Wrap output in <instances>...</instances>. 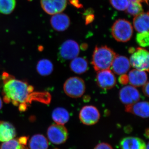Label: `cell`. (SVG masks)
<instances>
[{"instance_id": "27", "label": "cell", "mask_w": 149, "mask_h": 149, "mask_svg": "<svg viewBox=\"0 0 149 149\" xmlns=\"http://www.w3.org/2000/svg\"><path fill=\"white\" fill-rule=\"evenodd\" d=\"M130 0H110L112 6L118 10H125L128 8Z\"/></svg>"}, {"instance_id": "4", "label": "cell", "mask_w": 149, "mask_h": 149, "mask_svg": "<svg viewBox=\"0 0 149 149\" xmlns=\"http://www.w3.org/2000/svg\"><path fill=\"white\" fill-rule=\"evenodd\" d=\"M85 84L82 78L78 77H70L65 82L63 90L65 94L70 97H80L85 93Z\"/></svg>"}, {"instance_id": "31", "label": "cell", "mask_w": 149, "mask_h": 149, "mask_svg": "<svg viewBox=\"0 0 149 149\" xmlns=\"http://www.w3.org/2000/svg\"><path fill=\"white\" fill-rule=\"evenodd\" d=\"M28 139H29V137L27 136H22L18 139V140L20 143L26 146Z\"/></svg>"}, {"instance_id": "33", "label": "cell", "mask_w": 149, "mask_h": 149, "mask_svg": "<svg viewBox=\"0 0 149 149\" xmlns=\"http://www.w3.org/2000/svg\"><path fill=\"white\" fill-rule=\"evenodd\" d=\"M119 80L120 83L123 84H125L128 83V75H125V74L121 75Z\"/></svg>"}, {"instance_id": "22", "label": "cell", "mask_w": 149, "mask_h": 149, "mask_svg": "<svg viewBox=\"0 0 149 149\" xmlns=\"http://www.w3.org/2000/svg\"><path fill=\"white\" fill-rule=\"evenodd\" d=\"M53 70V64L49 60L42 59L39 61L37 63V72L42 76H48L52 74Z\"/></svg>"}, {"instance_id": "6", "label": "cell", "mask_w": 149, "mask_h": 149, "mask_svg": "<svg viewBox=\"0 0 149 149\" xmlns=\"http://www.w3.org/2000/svg\"><path fill=\"white\" fill-rule=\"evenodd\" d=\"M47 135L48 139L52 143L60 145L66 142L68 133L64 125L53 124L48 128Z\"/></svg>"}, {"instance_id": "32", "label": "cell", "mask_w": 149, "mask_h": 149, "mask_svg": "<svg viewBox=\"0 0 149 149\" xmlns=\"http://www.w3.org/2000/svg\"><path fill=\"white\" fill-rule=\"evenodd\" d=\"M149 83L147 82L146 84L143 86V91L144 95L146 97L149 96Z\"/></svg>"}, {"instance_id": "5", "label": "cell", "mask_w": 149, "mask_h": 149, "mask_svg": "<svg viewBox=\"0 0 149 149\" xmlns=\"http://www.w3.org/2000/svg\"><path fill=\"white\" fill-rule=\"evenodd\" d=\"M129 61L131 66L135 69L148 71L149 52L144 48L138 47L135 49L130 56Z\"/></svg>"}, {"instance_id": "37", "label": "cell", "mask_w": 149, "mask_h": 149, "mask_svg": "<svg viewBox=\"0 0 149 149\" xmlns=\"http://www.w3.org/2000/svg\"></svg>"}, {"instance_id": "3", "label": "cell", "mask_w": 149, "mask_h": 149, "mask_svg": "<svg viewBox=\"0 0 149 149\" xmlns=\"http://www.w3.org/2000/svg\"><path fill=\"white\" fill-rule=\"evenodd\" d=\"M111 34L118 42H126L129 41L133 36V27L126 19H118L112 27Z\"/></svg>"}, {"instance_id": "28", "label": "cell", "mask_w": 149, "mask_h": 149, "mask_svg": "<svg viewBox=\"0 0 149 149\" xmlns=\"http://www.w3.org/2000/svg\"><path fill=\"white\" fill-rule=\"evenodd\" d=\"M85 13H86L85 24L87 25L93 22L95 18V16L92 13V12H91V10H87Z\"/></svg>"}, {"instance_id": "34", "label": "cell", "mask_w": 149, "mask_h": 149, "mask_svg": "<svg viewBox=\"0 0 149 149\" xmlns=\"http://www.w3.org/2000/svg\"><path fill=\"white\" fill-rule=\"evenodd\" d=\"M146 136L147 137V138H148L149 137V129L148 128H147L146 129Z\"/></svg>"}, {"instance_id": "18", "label": "cell", "mask_w": 149, "mask_h": 149, "mask_svg": "<svg viewBox=\"0 0 149 149\" xmlns=\"http://www.w3.org/2000/svg\"><path fill=\"white\" fill-rule=\"evenodd\" d=\"M133 26L137 32H143L149 31V12L140 14L133 19Z\"/></svg>"}, {"instance_id": "14", "label": "cell", "mask_w": 149, "mask_h": 149, "mask_svg": "<svg viewBox=\"0 0 149 149\" xmlns=\"http://www.w3.org/2000/svg\"><path fill=\"white\" fill-rule=\"evenodd\" d=\"M120 146L121 149H149V143L146 145L140 138L128 137L120 141Z\"/></svg>"}, {"instance_id": "23", "label": "cell", "mask_w": 149, "mask_h": 149, "mask_svg": "<svg viewBox=\"0 0 149 149\" xmlns=\"http://www.w3.org/2000/svg\"><path fill=\"white\" fill-rule=\"evenodd\" d=\"M141 2L139 0H130L125 12L130 15L136 16L143 13V9Z\"/></svg>"}, {"instance_id": "16", "label": "cell", "mask_w": 149, "mask_h": 149, "mask_svg": "<svg viewBox=\"0 0 149 149\" xmlns=\"http://www.w3.org/2000/svg\"><path fill=\"white\" fill-rule=\"evenodd\" d=\"M146 71L134 69L130 70L128 75V82L134 87L143 86L148 82Z\"/></svg>"}, {"instance_id": "25", "label": "cell", "mask_w": 149, "mask_h": 149, "mask_svg": "<svg viewBox=\"0 0 149 149\" xmlns=\"http://www.w3.org/2000/svg\"><path fill=\"white\" fill-rule=\"evenodd\" d=\"M0 149H28V148L20 143L18 139H15L2 143L0 145Z\"/></svg>"}, {"instance_id": "12", "label": "cell", "mask_w": 149, "mask_h": 149, "mask_svg": "<svg viewBox=\"0 0 149 149\" xmlns=\"http://www.w3.org/2000/svg\"><path fill=\"white\" fill-rule=\"evenodd\" d=\"M125 110L127 112L130 113L142 118H148L149 114L148 102L138 101L132 104L126 105Z\"/></svg>"}, {"instance_id": "11", "label": "cell", "mask_w": 149, "mask_h": 149, "mask_svg": "<svg viewBox=\"0 0 149 149\" xmlns=\"http://www.w3.org/2000/svg\"><path fill=\"white\" fill-rule=\"evenodd\" d=\"M40 3L46 13L54 15L61 13L65 9L67 0H40Z\"/></svg>"}, {"instance_id": "36", "label": "cell", "mask_w": 149, "mask_h": 149, "mask_svg": "<svg viewBox=\"0 0 149 149\" xmlns=\"http://www.w3.org/2000/svg\"><path fill=\"white\" fill-rule=\"evenodd\" d=\"M139 1H140L141 2H146L147 4H148V0H139Z\"/></svg>"}, {"instance_id": "30", "label": "cell", "mask_w": 149, "mask_h": 149, "mask_svg": "<svg viewBox=\"0 0 149 149\" xmlns=\"http://www.w3.org/2000/svg\"><path fill=\"white\" fill-rule=\"evenodd\" d=\"M70 2L72 6L78 8H83V6L79 0H70Z\"/></svg>"}, {"instance_id": "2", "label": "cell", "mask_w": 149, "mask_h": 149, "mask_svg": "<svg viewBox=\"0 0 149 149\" xmlns=\"http://www.w3.org/2000/svg\"><path fill=\"white\" fill-rule=\"evenodd\" d=\"M116 54L107 46L96 47L93 52L92 64L96 71L109 69Z\"/></svg>"}, {"instance_id": "35", "label": "cell", "mask_w": 149, "mask_h": 149, "mask_svg": "<svg viewBox=\"0 0 149 149\" xmlns=\"http://www.w3.org/2000/svg\"><path fill=\"white\" fill-rule=\"evenodd\" d=\"M3 107V101L1 97H0V110Z\"/></svg>"}, {"instance_id": "1", "label": "cell", "mask_w": 149, "mask_h": 149, "mask_svg": "<svg viewBox=\"0 0 149 149\" xmlns=\"http://www.w3.org/2000/svg\"><path fill=\"white\" fill-rule=\"evenodd\" d=\"M2 80L3 101L18 107L20 111H25L35 94L34 87L27 82L15 79L7 72L3 73Z\"/></svg>"}, {"instance_id": "10", "label": "cell", "mask_w": 149, "mask_h": 149, "mask_svg": "<svg viewBox=\"0 0 149 149\" xmlns=\"http://www.w3.org/2000/svg\"><path fill=\"white\" fill-rule=\"evenodd\" d=\"M119 96L120 101L125 106L139 101L141 97L139 91L131 85H126L121 88Z\"/></svg>"}, {"instance_id": "21", "label": "cell", "mask_w": 149, "mask_h": 149, "mask_svg": "<svg viewBox=\"0 0 149 149\" xmlns=\"http://www.w3.org/2000/svg\"><path fill=\"white\" fill-rule=\"evenodd\" d=\"M53 120L56 124L63 125L69 120V112L64 108L57 107L54 110L52 115Z\"/></svg>"}, {"instance_id": "17", "label": "cell", "mask_w": 149, "mask_h": 149, "mask_svg": "<svg viewBox=\"0 0 149 149\" xmlns=\"http://www.w3.org/2000/svg\"><path fill=\"white\" fill-rule=\"evenodd\" d=\"M16 131L10 123L0 120V141L7 142L15 138Z\"/></svg>"}, {"instance_id": "7", "label": "cell", "mask_w": 149, "mask_h": 149, "mask_svg": "<svg viewBox=\"0 0 149 149\" xmlns=\"http://www.w3.org/2000/svg\"><path fill=\"white\" fill-rule=\"evenodd\" d=\"M79 45L75 41L69 40L64 42L60 47L59 55L62 59L72 60L80 53Z\"/></svg>"}, {"instance_id": "29", "label": "cell", "mask_w": 149, "mask_h": 149, "mask_svg": "<svg viewBox=\"0 0 149 149\" xmlns=\"http://www.w3.org/2000/svg\"><path fill=\"white\" fill-rule=\"evenodd\" d=\"M94 149H113L112 147L109 144L102 143H99L95 147Z\"/></svg>"}, {"instance_id": "19", "label": "cell", "mask_w": 149, "mask_h": 149, "mask_svg": "<svg viewBox=\"0 0 149 149\" xmlns=\"http://www.w3.org/2000/svg\"><path fill=\"white\" fill-rule=\"evenodd\" d=\"M70 67L72 72L77 74L85 73L88 70V62L87 60L80 57H77L72 60Z\"/></svg>"}, {"instance_id": "8", "label": "cell", "mask_w": 149, "mask_h": 149, "mask_svg": "<svg viewBox=\"0 0 149 149\" xmlns=\"http://www.w3.org/2000/svg\"><path fill=\"white\" fill-rule=\"evenodd\" d=\"M100 114L98 109L92 105L85 106L79 113V118L83 124L87 125H94L98 122Z\"/></svg>"}, {"instance_id": "26", "label": "cell", "mask_w": 149, "mask_h": 149, "mask_svg": "<svg viewBox=\"0 0 149 149\" xmlns=\"http://www.w3.org/2000/svg\"><path fill=\"white\" fill-rule=\"evenodd\" d=\"M136 42L139 45L142 47H148L149 45L148 31L138 33L136 36Z\"/></svg>"}, {"instance_id": "15", "label": "cell", "mask_w": 149, "mask_h": 149, "mask_svg": "<svg viewBox=\"0 0 149 149\" xmlns=\"http://www.w3.org/2000/svg\"><path fill=\"white\" fill-rule=\"evenodd\" d=\"M51 25L56 31L62 32L66 30L70 25L69 17L64 13L54 15L50 19Z\"/></svg>"}, {"instance_id": "9", "label": "cell", "mask_w": 149, "mask_h": 149, "mask_svg": "<svg viewBox=\"0 0 149 149\" xmlns=\"http://www.w3.org/2000/svg\"><path fill=\"white\" fill-rule=\"evenodd\" d=\"M96 81L100 88L103 90H110L115 86L116 78L111 70H105L97 71Z\"/></svg>"}, {"instance_id": "13", "label": "cell", "mask_w": 149, "mask_h": 149, "mask_svg": "<svg viewBox=\"0 0 149 149\" xmlns=\"http://www.w3.org/2000/svg\"><path fill=\"white\" fill-rule=\"evenodd\" d=\"M131 67L130 61L125 56L117 55L112 63L111 68L113 72L118 75L126 74Z\"/></svg>"}, {"instance_id": "24", "label": "cell", "mask_w": 149, "mask_h": 149, "mask_svg": "<svg viewBox=\"0 0 149 149\" xmlns=\"http://www.w3.org/2000/svg\"><path fill=\"white\" fill-rule=\"evenodd\" d=\"M16 4V0H0V13L10 14L14 10Z\"/></svg>"}, {"instance_id": "20", "label": "cell", "mask_w": 149, "mask_h": 149, "mask_svg": "<svg viewBox=\"0 0 149 149\" xmlns=\"http://www.w3.org/2000/svg\"><path fill=\"white\" fill-rule=\"evenodd\" d=\"M29 149H48L49 143L44 135L36 134L29 140Z\"/></svg>"}]
</instances>
